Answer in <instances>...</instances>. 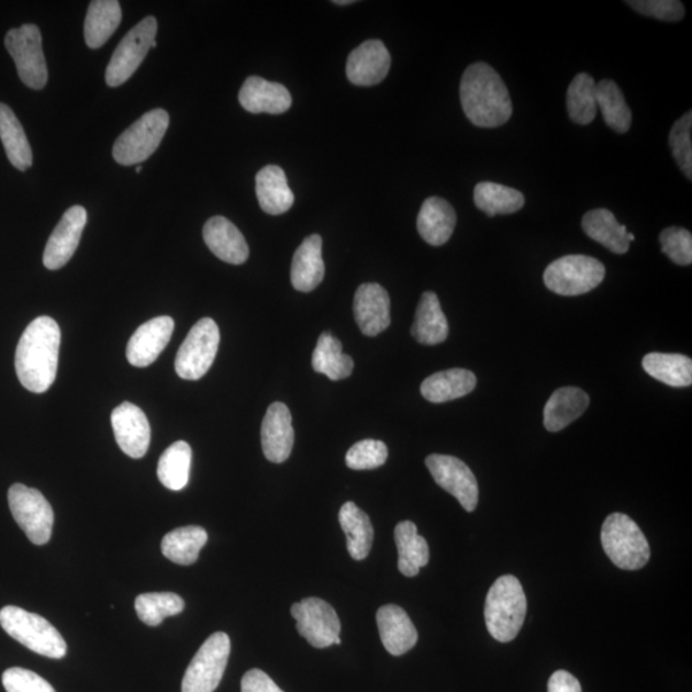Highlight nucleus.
Masks as SVG:
<instances>
[{"label":"nucleus","mask_w":692,"mask_h":692,"mask_svg":"<svg viewBox=\"0 0 692 692\" xmlns=\"http://www.w3.org/2000/svg\"><path fill=\"white\" fill-rule=\"evenodd\" d=\"M8 504L15 522L35 545L51 540L54 513L41 491L14 483L8 491Z\"/></svg>","instance_id":"obj_10"},{"label":"nucleus","mask_w":692,"mask_h":692,"mask_svg":"<svg viewBox=\"0 0 692 692\" xmlns=\"http://www.w3.org/2000/svg\"><path fill=\"white\" fill-rule=\"evenodd\" d=\"M596 103L607 126L615 133H627L633 123V112L617 83L612 80L596 83Z\"/></svg>","instance_id":"obj_40"},{"label":"nucleus","mask_w":692,"mask_h":692,"mask_svg":"<svg viewBox=\"0 0 692 692\" xmlns=\"http://www.w3.org/2000/svg\"><path fill=\"white\" fill-rule=\"evenodd\" d=\"M297 629L313 648L325 649L341 645L342 625L333 606L319 598H306L291 606Z\"/></svg>","instance_id":"obj_13"},{"label":"nucleus","mask_w":692,"mask_h":692,"mask_svg":"<svg viewBox=\"0 0 692 692\" xmlns=\"http://www.w3.org/2000/svg\"><path fill=\"white\" fill-rule=\"evenodd\" d=\"M449 335V323L442 310L440 300L433 291H426L420 300L412 326V336L420 344L437 345Z\"/></svg>","instance_id":"obj_28"},{"label":"nucleus","mask_w":692,"mask_h":692,"mask_svg":"<svg viewBox=\"0 0 692 692\" xmlns=\"http://www.w3.org/2000/svg\"><path fill=\"white\" fill-rule=\"evenodd\" d=\"M2 682L7 692H56L43 677L20 667L7 669Z\"/></svg>","instance_id":"obj_46"},{"label":"nucleus","mask_w":692,"mask_h":692,"mask_svg":"<svg viewBox=\"0 0 692 692\" xmlns=\"http://www.w3.org/2000/svg\"><path fill=\"white\" fill-rule=\"evenodd\" d=\"M567 110L569 119L577 125H589L594 121L596 103V83L589 74L574 77L567 91Z\"/></svg>","instance_id":"obj_41"},{"label":"nucleus","mask_w":692,"mask_h":692,"mask_svg":"<svg viewBox=\"0 0 692 692\" xmlns=\"http://www.w3.org/2000/svg\"><path fill=\"white\" fill-rule=\"evenodd\" d=\"M338 521L346 536L350 557L356 560L366 559L373 543L371 520L356 504L346 502L338 513Z\"/></svg>","instance_id":"obj_33"},{"label":"nucleus","mask_w":692,"mask_h":692,"mask_svg":"<svg viewBox=\"0 0 692 692\" xmlns=\"http://www.w3.org/2000/svg\"><path fill=\"white\" fill-rule=\"evenodd\" d=\"M353 310L354 319L366 336H377L390 326V298L379 283L360 284Z\"/></svg>","instance_id":"obj_20"},{"label":"nucleus","mask_w":692,"mask_h":692,"mask_svg":"<svg viewBox=\"0 0 692 692\" xmlns=\"http://www.w3.org/2000/svg\"><path fill=\"white\" fill-rule=\"evenodd\" d=\"M456 225L457 213L445 199L431 197L423 202L417 217V228L427 244L440 246L448 243Z\"/></svg>","instance_id":"obj_24"},{"label":"nucleus","mask_w":692,"mask_h":692,"mask_svg":"<svg viewBox=\"0 0 692 692\" xmlns=\"http://www.w3.org/2000/svg\"><path fill=\"white\" fill-rule=\"evenodd\" d=\"M122 20L121 5L115 0H94L89 5L85 19V43L91 49H99L119 29Z\"/></svg>","instance_id":"obj_30"},{"label":"nucleus","mask_w":692,"mask_h":692,"mask_svg":"<svg viewBox=\"0 0 692 692\" xmlns=\"http://www.w3.org/2000/svg\"><path fill=\"white\" fill-rule=\"evenodd\" d=\"M157 30V20L149 15V18L138 22L122 38L105 71V82L111 88H118L125 83L143 64L150 48H156Z\"/></svg>","instance_id":"obj_9"},{"label":"nucleus","mask_w":692,"mask_h":692,"mask_svg":"<svg viewBox=\"0 0 692 692\" xmlns=\"http://www.w3.org/2000/svg\"><path fill=\"white\" fill-rule=\"evenodd\" d=\"M142 171H143V167H142V166H138V167L136 168V174H142Z\"/></svg>","instance_id":"obj_52"},{"label":"nucleus","mask_w":692,"mask_h":692,"mask_svg":"<svg viewBox=\"0 0 692 692\" xmlns=\"http://www.w3.org/2000/svg\"><path fill=\"white\" fill-rule=\"evenodd\" d=\"M460 103L477 127L494 129L510 121L513 105L502 77L483 62L467 67L460 81Z\"/></svg>","instance_id":"obj_2"},{"label":"nucleus","mask_w":692,"mask_h":692,"mask_svg":"<svg viewBox=\"0 0 692 692\" xmlns=\"http://www.w3.org/2000/svg\"><path fill=\"white\" fill-rule=\"evenodd\" d=\"M590 403L587 392L579 388H561L553 392L544 410V426L558 433L587 412Z\"/></svg>","instance_id":"obj_26"},{"label":"nucleus","mask_w":692,"mask_h":692,"mask_svg":"<svg viewBox=\"0 0 692 692\" xmlns=\"http://www.w3.org/2000/svg\"><path fill=\"white\" fill-rule=\"evenodd\" d=\"M87 222L88 213L83 207L75 205L66 211L46 243L43 257L46 268L56 271L68 264L80 244Z\"/></svg>","instance_id":"obj_15"},{"label":"nucleus","mask_w":692,"mask_h":692,"mask_svg":"<svg viewBox=\"0 0 692 692\" xmlns=\"http://www.w3.org/2000/svg\"><path fill=\"white\" fill-rule=\"evenodd\" d=\"M473 198L476 207L489 217L518 212L526 203L525 197L517 189L490 181L477 183Z\"/></svg>","instance_id":"obj_38"},{"label":"nucleus","mask_w":692,"mask_h":692,"mask_svg":"<svg viewBox=\"0 0 692 692\" xmlns=\"http://www.w3.org/2000/svg\"><path fill=\"white\" fill-rule=\"evenodd\" d=\"M230 651L231 641L225 633L208 637L185 672L182 692H213L217 689L225 673Z\"/></svg>","instance_id":"obj_11"},{"label":"nucleus","mask_w":692,"mask_h":692,"mask_svg":"<svg viewBox=\"0 0 692 692\" xmlns=\"http://www.w3.org/2000/svg\"><path fill=\"white\" fill-rule=\"evenodd\" d=\"M582 228L584 234L606 249L615 254H625L629 249L628 231L607 210H592L583 215Z\"/></svg>","instance_id":"obj_31"},{"label":"nucleus","mask_w":692,"mask_h":692,"mask_svg":"<svg viewBox=\"0 0 692 692\" xmlns=\"http://www.w3.org/2000/svg\"><path fill=\"white\" fill-rule=\"evenodd\" d=\"M476 376L464 368H453L427 377L421 384V394L431 403H446L464 398L476 388Z\"/></svg>","instance_id":"obj_29"},{"label":"nucleus","mask_w":692,"mask_h":692,"mask_svg":"<svg viewBox=\"0 0 692 692\" xmlns=\"http://www.w3.org/2000/svg\"><path fill=\"white\" fill-rule=\"evenodd\" d=\"M175 330V322L168 315L153 319L138 327L127 344L126 357L131 366L148 367L165 350Z\"/></svg>","instance_id":"obj_17"},{"label":"nucleus","mask_w":692,"mask_h":692,"mask_svg":"<svg viewBox=\"0 0 692 692\" xmlns=\"http://www.w3.org/2000/svg\"><path fill=\"white\" fill-rule=\"evenodd\" d=\"M548 692H582L580 681L567 671L554 672L548 682Z\"/></svg>","instance_id":"obj_49"},{"label":"nucleus","mask_w":692,"mask_h":692,"mask_svg":"<svg viewBox=\"0 0 692 692\" xmlns=\"http://www.w3.org/2000/svg\"><path fill=\"white\" fill-rule=\"evenodd\" d=\"M183 607V599L175 592H146L135 600L137 617L152 627L159 626L167 617L180 614Z\"/></svg>","instance_id":"obj_42"},{"label":"nucleus","mask_w":692,"mask_h":692,"mask_svg":"<svg viewBox=\"0 0 692 692\" xmlns=\"http://www.w3.org/2000/svg\"><path fill=\"white\" fill-rule=\"evenodd\" d=\"M388 446L380 440H361L354 444L348 453H346L345 464L350 469L364 471V469H375L384 465L388 460Z\"/></svg>","instance_id":"obj_43"},{"label":"nucleus","mask_w":692,"mask_h":692,"mask_svg":"<svg viewBox=\"0 0 692 692\" xmlns=\"http://www.w3.org/2000/svg\"><path fill=\"white\" fill-rule=\"evenodd\" d=\"M238 102L250 113L281 114L290 110L292 98L283 85L250 76L238 92Z\"/></svg>","instance_id":"obj_21"},{"label":"nucleus","mask_w":692,"mask_h":692,"mask_svg":"<svg viewBox=\"0 0 692 692\" xmlns=\"http://www.w3.org/2000/svg\"><path fill=\"white\" fill-rule=\"evenodd\" d=\"M661 252L679 266L692 264V235L681 227H668L659 236Z\"/></svg>","instance_id":"obj_45"},{"label":"nucleus","mask_w":692,"mask_h":692,"mask_svg":"<svg viewBox=\"0 0 692 692\" xmlns=\"http://www.w3.org/2000/svg\"><path fill=\"white\" fill-rule=\"evenodd\" d=\"M0 141L11 164L26 171L33 165V150L21 122L7 104L0 103Z\"/></svg>","instance_id":"obj_35"},{"label":"nucleus","mask_w":692,"mask_h":692,"mask_svg":"<svg viewBox=\"0 0 692 692\" xmlns=\"http://www.w3.org/2000/svg\"><path fill=\"white\" fill-rule=\"evenodd\" d=\"M192 451L187 442H176L161 454L158 461V479L165 488L180 491L187 487Z\"/></svg>","instance_id":"obj_39"},{"label":"nucleus","mask_w":692,"mask_h":692,"mask_svg":"<svg viewBox=\"0 0 692 692\" xmlns=\"http://www.w3.org/2000/svg\"><path fill=\"white\" fill-rule=\"evenodd\" d=\"M604 277L602 261L574 254L551 261L545 269L544 282L546 288L558 295L577 297L598 288Z\"/></svg>","instance_id":"obj_6"},{"label":"nucleus","mask_w":692,"mask_h":692,"mask_svg":"<svg viewBox=\"0 0 692 692\" xmlns=\"http://www.w3.org/2000/svg\"><path fill=\"white\" fill-rule=\"evenodd\" d=\"M220 338L217 323L212 319L198 321L177 351L176 373L183 380L202 379L217 356Z\"/></svg>","instance_id":"obj_8"},{"label":"nucleus","mask_w":692,"mask_h":692,"mask_svg":"<svg viewBox=\"0 0 692 692\" xmlns=\"http://www.w3.org/2000/svg\"><path fill=\"white\" fill-rule=\"evenodd\" d=\"M390 53L381 41H367L349 54L346 76L358 87H373L388 76Z\"/></svg>","instance_id":"obj_18"},{"label":"nucleus","mask_w":692,"mask_h":692,"mask_svg":"<svg viewBox=\"0 0 692 692\" xmlns=\"http://www.w3.org/2000/svg\"><path fill=\"white\" fill-rule=\"evenodd\" d=\"M691 131L692 113L689 112L674 122L671 134H669V145H671L673 157L689 180L692 179Z\"/></svg>","instance_id":"obj_44"},{"label":"nucleus","mask_w":692,"mask_h":692,"mask_svg":"<svg viewBox=\"0 0 692 692\" xmlns=\"http://www.w3.org/2000/svg\"><path fill=\"white\" fill-rule=\"evenodd\" d=\"M646 373L671 388L692 383V360L682 354L650 353L643 359Z\"/></svg>","instance_id":"obj_34"},{"label":"nucleus","mask_w":692,"mask_h":692,"mask_svg":"<svg viewBox=\"0 0 692 692\" xmlns=\"http://www.w3.org/2000/svg\"><path fill=\"white\" fill-rule=\"evenodd\" d=\"M169 125L165 110H153L133 123L113 145V158L122 166L142 164L158 149Z\"/></svg>","instance_id":"obj_7"},{"label":"nucleus","mask_w":692,"mask_h":692,"mask_svg":"<svg viewBox=\"0 0 692 692\" xmlns=\"http://www.w3.org/2000/svg\"><path fill=\"white\" fill-rule=\"evenodd\" d=\"M60 328L52 317H37L23 331L14 366L22 387L36 394L49 390L56 381Z\"/></svg>","instance_id":"obj_1"},{"label":"nucleus","mask_w":692,"mask_h":692,"mask_svg":"<svg viewBox=\"0 0 692 692\" xmlns=\"http://www.w3.org/2000/svg\"><path fill=\"white\" fill-rule=\"evenodd\" d=\"M377 627L383 648L391 656L400 657L414 648L418 633L408 614L398 605H383L376 614Z\"/></svg>","instance_id":"obj_23"},{"label":"nucleus","mask_w":692,"mask_h":692,"mask_svg":"<svg viewBox=\"0 0 692 692\" xmlns=\"http://www.w3.org/2000/svg\"><path fill=\"white\" fill-rule=\"evenodd\" d=\"M4 44L18 67L21 81L30 89L42 90L48 82V68L41 30L35 25L12 29L5 35Z\"/></svg>","instance_id":"obj_12"},{"label":"nucleus","mask_w":692,"mask_h":692,"mask_svg":"<svg viewBox=\"0 0 692 692\" xmlns=\"http://www.w3.org/2000/svg\"><path fill=\"white\" fill-rule=\"evenodd\" d=\"M259 205L268 214L287 213L294 204V194L289 188L287 175L279 166H266L256 177Z\"/></svg>","instance_id":"obj_27"},{"label":"nucleus","mask_w":692,"mask_h":692,"mask_svg":"<svg viewBox=\"0 0 692 692\" xmlns=\"http://www.w3.org/2000/svg\"><path fill=\"white\" fill-rule=\"evenodd\" d=\"M208 542V534L203 527L187 526L168 533L161 540V553L176 565H194L200 550Z\"/></svg>","instance_id":"obj_36"},{"label":"nucleus","mask_w":692,"mask_h":692,"mask_svg":"<svg viewBox=\"0 0 692 692\" xmlns=\"http://www.w3.org/2000/svg\"><path fill=\"white\" fill-rule=\"evenodd\" d=\"M627 237H628V242L629 243L635 241V235L634 234H629L628 233Z\"/></svg>","instance_id":"obj_51"},{"label":"nucleus","mask_w":692,"mask_h":692,"mask_svg":"<svg viewBox=\"0 0 692 692\" xmlns=\"http://www.w3.org/2000/svg\"><path fill=\"white\" fill-rule=\"evenodd\" d=\"M0 626L15 641L38 656L62 659L67 654L65 638L42 615L30 613L19 606L7 605L0 611Z\"/></svg>","instance_id":"obj_4"},{"label":"nucleus","mask_w":692,"mask_h":692,"mask_svg":"<svg viewBox=\"0 0 692 692\" xmlns=\"http://www.w3.org/2000/svg\"><path fill=\"white\" fill-rule=\"evenodd\" d=\"M261 449L272 464L288 460L294 446V428L289 408L283 403L268 406L260 429Z\"/></svg>","instance_id":"obj_19"},{"label":"nucleus","mask_w":692,"mask_h":692,"mask_svg":"<svg viewBox=\"0 0 692 692\" xmlns=\"http://www.w3.org/2000/svg\"><path fill=\"white\" fill-rule=\"evenodd\" d=\"M527 600L514 576L500 577L492 584L484 602V621L489 633L500 643H510L520 634L525 622Z\"/></svg>","instance_id":"obj_3"},{"label":"nucleus","mask_w":692,"mask_h":692,"mask_svg":"<svg viewBox=\"0 0 692 692\" xmlns=\"http://www.w3.org/2000/svg\"><path fill=\"white\" fill-rule=\"evenodd\" d=\"M353 3H356V2H354V0H343V2H341V0H337V2H334V4L336 5H348Z\"/></svg>","instance_id":"obj_50"},{"label":"nucleus","mask_w":692,"mask_h":692,"mask_svg":"<svg viewBox=\"0 0 692 692\" xmlns=\"http://www.w3.org/2000/svg\"><path fill=\"white\" fill-rule=\"evenodd\" d=\"M312 367L315 372L338 381L348 379L353 372L354 361L343 353V345L338 338L330 333H323L313 351Z\"/></svg>","instance_id":"obj_37"},{"label":"nucleus","mask_w":692,"mask_h":692,"mask_svg":"<svg viewBox=\"0 0 692 692\" xmlns=\"http://www.w3.org/2000/svg\"><path fill=\"white\" fill-rule=\"evenodd\" d=\"M603 549L613 565L626 571H636L648 563L650 546L636 522L628 515L613 513L602 528Z\"/></svg>","instance_id":"obj_5"},{"label":"nucleus","mask_w":692,"mask_h":692,"mask_svg":"<svg viewBox=\"0 0 692 692\" xmlns=\"http://www.w3.org/2000/svg\"><path fill=\"white\" fill-rule=\"evenodd\" d=\"M627 4L646 18L660 21L679 22L684 15V7L677 0H629Z\"/></svg>","instance_id":"obj_47"},{"label":"nucleus","mask_w":692,"mask_h":692,"mask_svg":"<svg viewBox=\"0 0 692 692\" xmlns=\"http://www.w3.org/2000/svg\"><path fill=\"white\" fill-rule=\"evenodd\" d=\"M426 466L438 487L456 498L467 512L476 510L479 504V483L465 461L433 454L426 458Z\"/></svg>","instance_id":"obj_14"},{"label":"nucleus","mask_w":692,"mask_h":692,"mask_svg":"<svg viewBox=\"0 0 692 692\" xmlns=\"http://www.w3.org/2000/svg\"><path fill=\"white\" fill-rule=\"evenodd\" d=\"M203 237L214 256L226 264L243 265L249 258V246L241 230L221 215L207 221Z\"/></svg>","instance_id":"obj_22"},{"label":"nucleus","mask_w":692,"mask_h":692,"mask_svg":"<svg viewBox=\"0 0 692 692\" xmlns=\"http://www.w3.org/2000/svg\"><path fill=\"white\" fill-rule=\"evenodd\" d=\"M242 692H283L269 677L260 669H250L242 680Z\"/></svg>","instance_id":"obj_48"},{"label":"nucleus","mask_w":692,"mask_h":692,"mask_svg":"<svg viewBox=\"0 0 692 692\" xmlns=\"http://www.w3.org/2000/svg\"><path fill=\"white\" fill-rule=\"evenodd\" d=\"M111 421L121 450L131 458H143L150 445V425L141 408L122 403L112 412Z\"/></svg>","instance_id":"obj_16"},{"label":"nucleus","mask_w":692,"mask_h":692,"mask_svg":"<svg viewBox=\"0 0 692 692\" xmlns=\"http://www.w3.org/2000/svg\"><path fill=\"white\" fill-rule=\"evenodd\" d=\"M395 544L399 553L398 567L405 577L420 573L427 566L429 548L425 537L418 535L417 526L411 521L400 522L395 527Z\"/></svg>","instance_id":"obj_32"},{"label":"nucleus","mask_w":692,"mask_h":692,"mask_svg":"<svg viewBox=\"0 0 692 692\" xmlns=\"http://www.w3.org/2000/svg\"><path fill=\"white\" fill-rule=\"evenodd\" d=\"M323 277L322 237L314 234L304 238L292 258L291 283L298 291L311 292L319 288Z\"/></svg>","instance_id":"obj_25"}]
</instances>
